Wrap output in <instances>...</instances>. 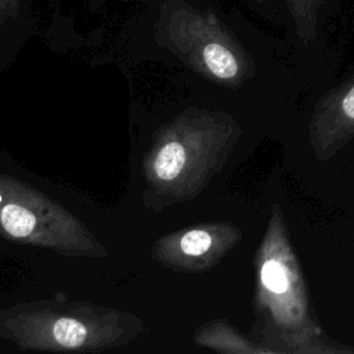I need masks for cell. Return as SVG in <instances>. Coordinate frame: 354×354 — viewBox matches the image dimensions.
Returning a JSON list of instances; mask_svg holds the SVG:
<instances>
[{"label": "cell", "instance_id": "cell-1", "mask_svg": "<svg viewBox=\"0 0 354 354\" xmlns=\"http://www.w3.org/2000/svg\"><path fill=\"white\" fill-rule=\"evenodd\" d=\"M242 134L225 109L187 101L131 106L129 192L156 214L196 199L221 174Z\"/></svg>", "mask_w": 354, "mask_h": 354}, {"label": "cell", "instance_id": "cell-2", "mask_svg": "<svg viewBox=\"0 0 354 354\" xmlns=\"http://www.w3.org/2000/svg\"><path fill=\"white\" fill-rule=\"evenodd\" d=\"M113 44L127 61L223 90L254 75L250 54L209 0H126Z\"/></svg>", "mask_w": 354, "mask_h": 354}, {"label": "cell", "instance_id": "cell-3", "mask_svg": "<svg viewBox=\"0 0 354 354\" xmlns=\"http://www.w3.org/2000/svg\"><path fill=\"white\" fill-rule=\"evenodd\" d=\"M0 243L29 253L93 260L112 252L104 210L35 174L1 149Z\"/></svg>", "mask_w": 354, "mask_h": 354}, {"label": "cell", "instance_id": "cell-4", "mask_svg": "<svg viewBox=\"0 0 354 354\" xmlns=\"http://www.w3.org/2000/svg\"><path fill=\"white\" fill-rule=\"evenodd\" d=\"M254 311L257 344L266 353H350L332 346L314 318L299 259L293 250L281 206H272L254 254Z\"/></svg>", "mask_w": 354, "mask_h": 354}, {"label": "cell", "instance_id": "cell-5", "mask_svg": "<svg viewBox=\"0 0 354 354\" xmlns=\"http://www.w3.org/2000/svg\"><path fill=\"white\" fill-rule=\"evenodd\" d=\"M145 333L134 313L55 295L0 310V339L19 351L98 353L130 344Z\"/></svg>", "mask_w": 354, "mask_h": 354}, {"label": "cell", "instance_id": "cell-6", "mask_svg": "<svg viewBox=\"0 0 354 354\" xmlns=\"http://www.w3.org/2000/svg\"><path fill=\"white\" fill-rule=\"evenodd\" d=\"M242 236V230L232 223L205 221L160 235L149 254L167 270L196 274L217 266Z\"/></svg>", "mask_w": 354, "mask_h": 354}, {"label": "cell", "instance_id": "cell-7", "mask_svg": "<svg viewBox=\"0 0 354 354\" xmlns=\"http://www.w3.org/2000/svg\"><path fill=\"white\" fill-rule=\"evenodd\" d=\"M354 137V71L322 95L308 122V142L319 160H328Z\"/></svg>", "mask_w": 354, "mask_h": 354}, {"label": "cell", "instance_id": "cell-8", "mask_svg": "<svg viewBox=\"0 0 354 354\" xmlns=\"http://www.w3.org/2000/svg\"><path fill=\"white\" fill-rule=\"evenodd\" d=\"M40 0H0V79L40 30Z\"/></svg>", "mask_w": 354, "mask_h": 354}, {"label": "cell", "instance_id": "cell-9", "mask_svg": "<svg viewBox=\"0 0 354 354\" xmlns=\"http://www.w3.org/2000/svg\"><path fill=\"white\" fill-rule=\"evenodd\" d=\"M47 17V32L61 39H82L80 25L105 22L109 14V0H43Z\"/></svg>", "mask_w": 354, "mask_h": 354}, {"label": "cell", "instance_id": "cell-10", "mask_svg": "<svg viewBox=\"0 0 354 354\" xmlns=\"http://www.w3.org/2000/svg\"><path fill=\"white\" fill-rule=\"evenodd\" d=\"M196 346L218 353L231 354H260L266 350L245 337L225 319H212L201 325L194 333Z\"/></svg>", "mask_w": 354, "mask_h": 354}, {"label": "cell", "instance_id": "cell-11", "mask_svg": "<svg viewBox=\"0 0 354 354\" xmlns=\"http://www.w3.org/2000/svg\"><path fill=\"white\" fill-rule=\"evenodd\" d=\"M288 11L296 28V33L303 43H311L318 33L319 11L325 0H285Z\"/></svg>", "mask_w": 354, "mask_h": 354}, {"label": "cell", "instance_id": "cell-12", "mask_svg": "<svg viewBox=\"0 0 354 354\" xmlns=\"http://www.w3.org/2000/svg\"><path fill=\"white\" fill-rule=\"evenodd\" d=\"M249 1H252V3H256V4H261V3H264L266 0H249Z\"/></svg>", "mask_w": 354, "mask_h": 354}]
</instances>
